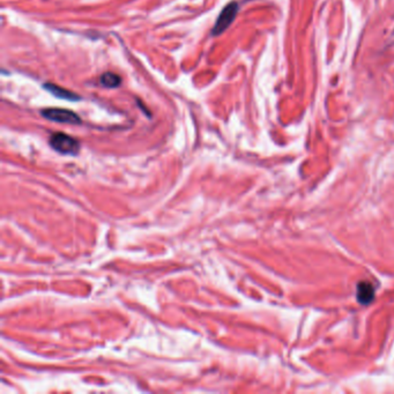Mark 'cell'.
<instances>
[{"mask_svg": "<svg viewBox=\"0 0 394 394\" xmlns=\"http://www.w3.org/2000/svg\"><path fill=\"white\" fill-rule=\"evenodd\" d=\"M121 79L119 75L111 73V72H105L99 78V84L105 88H117L120 86Z\"/></svg>", "mask_w": 394, "mask_h": 394, "instance_id": "8992f818", "label": "cell"}, {"mask_svg": "<svg viewBox=\"0 0 394 394\" xmlns=\"http://www.w3.org/2000/svg\"><path fill=\"white\" fill-rule=\"evenodd\" d=\"M238 12V3L237 2H230L224 7L223 10L218 15L216 22H215L212 34L214 36H217L222 33H224L228 29L229 26L234 22L236 15Z\"/></svg>", "mask_w": 394, "mask_h": 394, "instance_id": "7a4b0ae2", "label": "cell"}, {"mask_svg": "<svg viewBox=\"0 0 394 394\" xmlns=\"http://www.w3.org/2000/svg\"><path fill=\"white\" fill-rule=\"evenodd\" d=\"M375 297V290L369 282H361L357 287V299L361 304H369Z\"/></svg>", "mask_w": 394, "mask_h": 394, "instance_id": "5b68a950", "label": "cell"}, {"mask_svg": "<svg viewBox=\"0 0 394 394\" xmlns=\"http://www.w3.org/2000/svg\"><path fill=\"white\" fill-rule=\"evenodd\" d=\"M42 116L46 119L64 124H80L81 119L77 113L71 110L59 109V107H50L42 110Z\"/></svg>", "mask_w": 394, "mask_h": 394, "instance_id": "3957f363", "label": "cell"}, {"mask_svg": "<svg viewBox=\"0 0 394 394\" xmlns=\"http://www.w3.org/2000/svg\"><path fill=\"white\" fill-rule=\"evenodd\" d=\"M44 89H46L49 93H51L53 96L58 98L67 99V101H79L80 98L73 92L67 91L65 88L59 87V86L53 84H44Z\"/></svg>", "mask_w": 394, "mask_h": 394, "instance_id": "277c9868", "label": "cell"}, {"mask_svg": "<svg viewBox=\"0 0 394 394\" xmlns=\"http://www.w3.org/2000/svg\"><path fill=\"white\" fill-rule=\"evenodd\" d=\"M50 146L60 154L75 155L80 149V143L77 139L65 133H55L50 138Z\"/></svg>", "mask_w": 394, "mask_h": 394, "instance_id": "6da1fadb", "label": "cell"}]
</instances>
